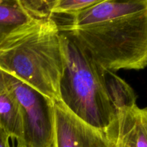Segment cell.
Returning a JSON list of instances; mask_svg holds the SVG:
<instances>
[{
    "mask_svg": "<svg viewBox=\"0 0 147 147\" xmlns=\"http://www.w3.org/2000/svg\"><path fill=\"white\" fill-rule=\"evenodd\" d=\"M104 76L108 93L115 111L136 106V93L123 79L109 70H105Z\"/></svg>",
    "mask_w": 147,
    "mask_h": 147,
    "instance_id": "obj_9",
    "label": "cell"
},
{
    "mask_svg": "<svg viewBox=\"0 0 147 147\" xmlns=\"http://www.w3.org/2000/svg\"><path fill=\"white\" fill-rule=\"evenodd\" d=\"M118 147H121V146H118Z\"/></svg>",
    "mask_w": 147,
    "mask_h": 147,
    "instance_id": "obj_15",
    "label": "cell"
},
{
    "mask_svg": "<svg viewBox=\"0 0 147 147\" xmlns=\"http://www.w3.org/2000/svg\"><path fill=\"white\" fill-rule=\"evenodd\" d=\"M16 147H24V146H22V145H20V144H17V146H16Z\"/></svg>",
    "mask_w": 147,
    "mask_h": 147,
    "instance_id": "obj_14",
    "label": "cell"
},
{
    "mask_svg": "<svg viewBox=\"0 0 147 147\" xmlns=\"http://www.w3.org/2000/svg\"><path fill=\"white\" fill-rule=\"evenodd\" d=\"M99 1L100 0H55L52 14H68L73 17Z\"/></svg>",
    "mask_w": 147,
    "mask_h": 147,
    "instance_id": "obj_11",
    "label": "cell"
},
{
    "mask_svg": "<svg viewBox=\"0 0 147 147\" xmlns=\"http://www.w3.org/2000/svg\"><path fill=\"white\" fill-rule=\"evenodd\" d=\"M0 69L59 101L64 58L58 24L34 20L12 33L0 45Z\"/></svg>",
    "mask_w": 147,
    "mask_h": 147,
    "instance_id": "obj_2",
    "label": "cell"
},
{
    "mask_svg": "<svg viewBox=\"0 0 147 147\" xmlns=\"http://www.w3.org/2000/svg\"><path fill=\"white\" fill-rule=\"evenodd\" d=\"M60 39L64 69L60 100L83 121L104 132L116 115L106 88L105 70L67 34L60 32Z\"/></svg>",
    "mask_w": 147,
    "mask_h": 147,
    "instance_id": "obj_3",
    "label": "cell"
},
{
    "mask_svg": "<svg viewBox=\"0 0 147 147\" xmlns=\"http://www.w3.org/2000/svg\"><path fill=\"white\" fill-rule=\"evenodd\" d=\"M20 5L33 20L53 18L52 8L54 1L46 0H19Z\"/></svg>",
    "mask_w": 147,
    "mask_h": 147,
    "instance_id": "obj_10",
    "label": "cell"
},
{
    "mask_svg": "<svg viewBox=\"0 0 147 147\" xmlns=\"http://www.w3.org/2000/svg\"><path fill=\"white\" fill-rule=\"evenodd\" d=\"M6 88L20 105L24 147H55L54 101L14 76L4 73Z\"/></svg>",
    "mask_w": 147,
    "mask_h": 147,
    "instance_id": "obj_4",
    "label": "cell"
},
{
    "mask_svg": "<svg viewBox=\"0 0 147 147\" xmlns=\"http://www.w3.org/2000/svg\"><path fill=\"white\" fill-rule=\"evenodd\" d=\"M59 30L105 70L147 67V0H100Z\"/></svg>",
    "mask_w": 147,
    "mask_h": 147,
    "instance_id": "obj_1",
    "label": "cell"
},
{
    "mask_svg": "<svg viewBox=\"0 0 147 147\" xmlns=\"http://www.w3.org/2000/svg\"><path fill=\"white\" fill-rule=\"evenodd\" d=\"M0 127L17 144L23 139V123L20 105L9 90L0 93Z\"/></svg>",
    "mask_w": 147,
    "mask_h": 147,
    "instance_id": "obj_7",
    "label": "cell"
},
{
    "mask_svg": "<svg viewBox=\"0 0 147 147\" xmlns=\"http://www.w3.org/2000/svg\"><path fill=\"white\" fill-rule=\"evenodd\" d=\"M32 20L23 9L19 0H0V45Z\"/></svg>",
    "mask_w": 147,
    "mask_h": 147,
    "instance_id": "obj_8",
    "label": "cell"
},
{
    "mask_svg": "<svg viewBox=\"0 0 147 147\" xmlns=\"http://www.w3.org/2000/svg\"><path fill=\"white\" fill-rule=\"evenodd\" d=\"M55 147H113L106 134L83 121L60 100L54 101Z\"/></svg>",
    "mask_w": 147,
    "mask_h": 147,
    "instance_id": "obj_5",
    "label": "cell"
},
{
    "mask_svg": "<svg viewBox=\"0 0 147 147\" xmlns=\"http://www.w3.org/2000/svg\"><path fill=\"white\" fill-rule=\"evenodd\" d=\"M7 90L5 80H4V72L0 69V93Z\"/></svg>",
    "mask_w": 147,
    "mask_h": 147,
    "instance_id": "obj_13",
    "label": "cell"
},
{
    "mask_svg": "<svg viewBox=\"0 0 147 147\" xmlns=\"http://www.w3.org/2000/svg\"><path fill=\"white\" fill-rule=\"evenodd\" d=\"M104 133L113 147H147V109L118 111Z\"/></svg>",
    "mask_w": 147,
    "mask_h": 147,
    "instance_id": "obj_6",
    "label": "cell"
},
{
    "mask_svg": "<svg viewBox=\"0 0 147 147\" xmlns=\"http://www.w3.org/2000/svg\"><path fill=\"white\" fill-rule=\"evenodd\" d=\"M9 139L8 134L0 127V147H11Z\"/></svg>",
    "mask_w": 147,
    "mask_h": 147,
    "instance_id": "obj_12",
    "label": "cell"
}]
</instances>
